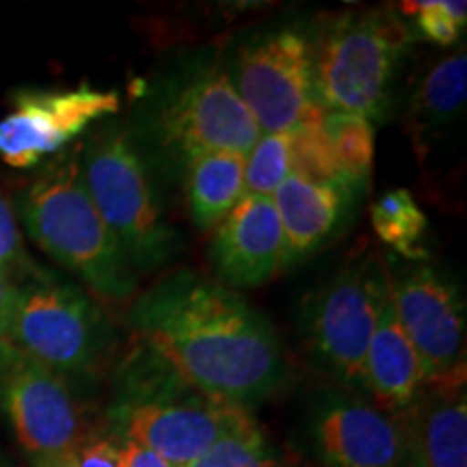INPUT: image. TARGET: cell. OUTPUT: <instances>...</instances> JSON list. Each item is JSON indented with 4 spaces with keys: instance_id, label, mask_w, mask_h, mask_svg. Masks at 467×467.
I'll return each mask as SVG.
<instances>
[{
    "instance_id": "cell-5",
    "label": "cell",
    "mask_w": 467,
    "mask_h": 467,
    "mask_svg": "<svg viewBox=\"0 0 467 467\" xmlns=\"http://www.w3.org/2000/svg\"><path fill=\"white\" fill-rule=\"evenodd\" d=\"M110 329L85 290L35 275L16 284L9 342L72 385L102 364Z\"/></svg>"
},
{
    "instance_id": "cell-23",
    "label": "cell",
    "mask_w": 467,
    "mask_h": 467,
    "mask_svg": "<svg viewBox=\"0 0 467 467\" xmlns=\"http://www.w3.org/2000/svg\"><path fill=\"white\" fill-rule=\"evenodd\" d=\"M290 173V132H262L244 156V195L273 197Z\"/></svg>"
},
{
    "instance_id": "cell-4",
    "label": "cell",
    "mask_w": 467,
    "mask_h": 467,
    "mask_svg": "<svg viewBox=\"0 0 467 467\" xmlns=\"http://www.w3.org/2000/svg\"><path fill=\"white\" fill-rule=\"evenodd\" d=\"M80 173L134 275L159 271L178 254V234L161 217L143 162L124 132L96 139L80 159Z\"/></svg>"
},
{
    "instance_id": "cell-2",
    "label": "cell",
    "mask_w": 467,
    "mask_h": 467,
    "mask_svg": "<svg viewBox=\"0 0 467 467\" xmlns=\"http://www.w3.org/2000/svg\"><path fill=\"white\" fill-rule=\"evenodd\" d=\"M20 213L33 243L100 299H132L139 277L87 191L78 154L52 161L25 191Z\"/></svg>"
},
{
    "instance_id": "cell-16",
    "label": "cell",
    "mask_w": 467,
    "mask_h": 467,
    "mask_svg": "<svg viewBox=\"0 0 467 467\" xmlns=\"http://www.w3.org/2000/svg\"><path fill=\"white\" fill-rule=\"evenodd\" d=\"M355 189L342 182H312L290 173L273 192L285 238V268L318 251L336 236Z\"/></svg>"
},
{
    "instance_id": "cell-19",
    "label": "cell",
    "mask_w": 467,
    "mask_h": 467,
    "mask_svg": "<svg viewBox=\"0 0 467 467\" xmlns=\"http://www.w3.org/2000/svg\"><path fill=\"white\" fill-rule=\"evenodd\" d=\"M467 100V58L463 52L443 58L420 83L411 102V130L422 145L431 134L459 119Z\"/></svg>"
},
{
    "instance_id": "cell-27",
    "label": "cell",
    "mask_w": 467,
    "mask_h": 467,
    "mask_svg": "<svg viewBox=\"0 0 467 467\" xmlns=\"http://www.w3.org/2000/svg\"><path fill=\"white\" fill-rule=\"evenodd\" d=\"M69 467H126L124 451L109 437H83L74 451L63 457Z\"/></svg>"
},
{
    "instance_id": "cell-10",
    "label": "cell",
    "mask_w": 467,
    "mask_h": 467,
    "mask_svg": "<svg viewBox=\"0 0 467 467\" xmlns=\"http://www.w3.org/2000/svg\"><path fill=\"white\" fill-rule=\"evenodd\" d=\"M117 109L119 93L89 85L17 91L0 119V161L14 169L35 167Z\"/></svg>"
},
{
    "instance_id": "cell-3",
    "label": "cell",
    "mask_w": 467,
    "mask_h": 467,
    "mask_svg": "<svg viewBox=\"0 0 467 467\" xmlns=\"http://www.w3.org/2000/svg\"><path fill=\"white\" fill-rule=\"evenodd\" d=\"M409 48L405 22L389 9L327 17L309 44L317 100L327 113L383 119Z\"/></svg>"
},
{
    "instance_id": "cell-30",
    "label": "cell",
    "mask_w": 467,
    "mask_h": 467,
    "mask_svg": "<svg viewBox=\"0 0 467 467\" xmlns=\"http://www.w3.org/2000/svg\"><path fill=\"white\" fill-rule=\"evenodd\" d=\"M35 467H69L66 459H52V461H42V463H35Z\"/></svg>"
},
{
    "instance_id": "cell-17",
    "label": "cell",
    "mask_w": 467,
    "mask_h": 467,
    "mask_svg": "<svg viewBox=\"0 0 467 467\" xmlns=\"http://www.w3.org/2000/svg\"><path fill=\"white\" fill-rule=\"evenodd\" d=\"M426 383L422 361L396 318L392 296H385L375 334L368 344L361 388L370 392L377 409L399 416L418 399Z\"/></svg>"
},
{
    "instance_id": "cell-8",
    "label": "cell",
    "mask_w": 467,
    "mask_h": 467,
    "mask_svg": "<svg viewBox=\"0 0 467 467\" xmlns=\"http://www.w3.org/2000/svg\"><path fill=\"white\" fill-rule=\"evenodd\" d=\"M260 134L255 117L219 67L191 78L161 113L162 145L182 165L213 151L247 156Z\"/></svg>"
},
{
    "instance_id": "cell-11",
    "label": "cell",
    "mask_w": 467,
    "mask_h": 467,
    "mask_svg": "<svg viewBox=\"0 0 467 467\" xmlns=\"http://www.w3.org/2000/svg\"><path fill=\"white\" fill-rule=\"evenodd\" d=\"M249 416L247 409L217 402L195 389L184 399L139 396L117 409L126 441L159 454L173 467L195 463Z\"/></svg>"
},
{
    "instance_id": "cell-14",
    "label": "cell",
    "mask_w": 467,
    "mask_h": 467,
    "mask_svg": "<svg viewBox=\"0 0 467 467\" xmlns=\"http://www.w3.org/2000/svg\"><path fill=\"white\" fill-rule=\"evenodd\" d=\"M210 260L223 282L255 288L285 268V238L271 197L243 195L217 225Z\"/></svg>"
},
{
    "instance_id": "cell-28",
    "label": "cell",
    "mask_w": 467,
    "mask_h": 467,
    "mask_svg": "<svg viewBox=\"0 0 467 467\" xmlns=\"http://www.w3.org/2000/svg\"><path fill=\"white\" fill-rule=\"evenodd\" d=\"M14 303H16V284L0 273V337L9 340V325L14 317Z\"/></svg>"
},
{
    "instance_id": "cell-6",
    "label": "cell",
    "mask_w": 467,
    "mask_h": 467,
    "mask_svg": "<svg viewBox=\"0 0 467 467\" xmlns=\"http://www.w3.org/2000/svg\"><path fill=\"white\" fill-rule=\"evenodd\" d=\"M389 292V271L368 254L329 279L306 309L309 350L344 385H361L364 359Z\"/></svg>"
},
{
    "instance_id": "cell-20",
    "label": "cell",
    "mask_w": 467,
    "mask_h": 467,
    "mask_svg": "<svg viewBox=\"0 0 467 467\" xmlns=\"http://www.w3.org/2000/svg\"><path fill=\"white\" fill-rule=\"evenodd\" d=\"M372 227L385 244L409 260H422L426 255L424 236L429 221L407 189H394L379 197L372 206Z\"/></svg>"
},
{
    "instance_id": "cell-29",
    "label": "cell",
    "mask_w": 467,
    "mask_h": 467,
    "mask_svg": "<svg viewBox=\"0 0 467 467\" xmlns=\"http://www.w3.org/2000/svg\"><path fill=\"white\" fill-rule=\"evenodd\" d=\"M121 451H124V465L126 467H173L167 461H162L159 454L145 451V448L137 446L132 441L121 443Z\"/></svg>"
},
{
    "instance_id": "cell-9",
    "label": "cell",
    "mask_w": 467,
    "mask_h": 467,
    "mask_svg": "<svg viewBox=\"0 0 467 467\" xmlns=\"http://www.w3.org/2000/svg\"><path fill=\"white\" fill-rule=\"evenodd\" d=\"M0 407L35 463L67 457L85 437L72 385L17 347L0 368Z\"/></svg>"
},
{
    "instance_id": "cell-15",
    "label": "cell",
    "mask_w": 467,
    "mask_h": 467,
    "mask_svg": "<svg viewBox=\"0 0 467 467\" xmlns=\"http://www.w3.org/2000/svg\"><path fill=\"white\" fill-rule=\"evenodd\" d=\"M409 467H467L465 370L424 383L399 413Z\"/></svg>"
},
{
    "instance_id": "cell-13",
    "label": "cell",
    "mask_w": 467,
    "mask_h": 467,
    "mask_svg": "<svg viewBox=\"0 0 467 467\" xmlns=\"http://www.w3.org/2000/svg\"><path fill=\"white\" fill-rule=\"evenodd\" d=\"M312 441L327 467H409L399 418L358 396H327L312 418Z\"/></svg>"
},
{
    "instance_id": "cell-12",
    "label": "cell",
    "mask_w": 467,
    "mask_h": 467,
    "mask_svg": "<svg viewBox=\"0 0 467 467\" xmlns=\"http://www.w3.org/2000/svg\"><path fill=\"white\" fill-rule=\"evenodd\" d=\"M396 318L422 361L426 383L465 370V303L459 288L433 266L389 277Z\"/></svg>"
},
{
    "instance_id": "cell-24",
    "label": "cell",
    "mask_w": 467,
    "mask_h": 467,
    "mask_svg": "<svg viewBox=\"0 0 467 467\" xmlns=\"http://www.w3.org/2000/svg\"><path fill=\"white\" fill-rule=\"evenodd\" d=\"M290 156L292 173H299L312 182H342L334 150L323 130V117L307 121L290 132ZM348 186V184H347Z\"/></svg>"
},
{
    "instance_id": "cell-7",
    "label": "cell",
    "mask_w": 467,
    "mask_h": 467,
    "mask_svg": "<svg viewBox=\"0 0 467 467\" xmlns=\"http://www.w3.org/2000/svg\"><path fill=\"white\" fill-rule=\"evenodd\" d=\"M232 85L260 132H292L325 115L314 93L309 39L295 28L262 33L244 44Z\"/></svg>"
},
{
    "instance_id": "cell-21",
    "label": "cell",
    "mask_w": 467,
    "mask_h": 467,
    "mask_svg": "<svg viewBox=\"0 0 467 467\" xmlns=\"http://www.w3.org/2000/svg\"><path fill=\"white\" fill-rule=\"evenodd\" d=\"M323 130L334 150L342 180L350 189L366 184L375 161V128L366 117L350 113L323 115Z\"/></svg>"
},
{
    "instance_id": "cell-1",
    "label": "cell",
    "mask_w": 467,
    "mask_h": 467,
    "mask_svg": "<svg viewBox=\"0 0 467 467\" xmlns=\"http://www.w3.org/2000/svg\"><path fill=\"white\" fill-rule=\"evenodd\" d=\"M128 323L151 358L217 402L247 409L288 381L273 325L236 292L192 271H175L139 295Z\"/></svg>"
},
{
    "instance_id": "cell-26",
    "label": "cell",
    "mask_w": 467,
    "mask_h": 467,
    "mask_svg": "<svg viewBox=\"0 0 467 467\" xmlns=\"http://www.w3.org/2000/svg\"><path fill=\"white\" fill-rule=\"evenodd\" d=\"M405 11H411L418 17L420 31L424 33L426 39L440 44L451 46L459 39L461 26L448 16L443 9L441 0H426V3H409L405 5Z\"/></svg>"
},
{
    "instance_id": "cell-25",
    "label": "cell",
    "mask_w": 467,
    "mask_h": 467,
    "mask_svg": "<svg viewBox=\"0 0 467 467\" xmlns=\"http://www.w3.org/2000/svg\"><path fill=\"white\" fill-rule=\"evenodd\" d=\"M0 273H5L14 284H20L22 279L37 273V266H33L25 254L14 208L5 200L3 192H0Z\"/></svg>"
},
{
    "instance_id": "cell-22",
    "label": "cell",
    "mask_w": 467,
    "mask_h": 467,
    "mask_svg": "<svg viewBox=\"0 0 467 467\" xmlns=\"http://www.w3.org/2000/svg\"><path fill=\"white\" fill-rule=\"evenodd\" d=\"M189 467H292V463L268 443L249 416Z\"/></svg>"
},
{
    "instance_id": "cell-18",
    "label": "cell",
    "mask_w": 467,
    "mask_h": 467,
    "mask_svg": "<svg viewBox=\"0 0 467 467\" xmlns=\"http://www.w3.org/2000/svg\"><path fill=\"white\" fill-rule=\"evenodd\" d=\"M189 210L200 230L219 225L244 195V156L213 151L186 165Z\"/></svg>"
}]
</instances>
